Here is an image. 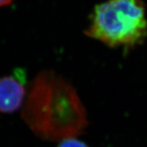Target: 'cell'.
<instances>
[{
	"label": "cell",
	"mask_w": 147,
	"mask_h": 147,
	"mask_svg": "<svg viewBox=\"0 0 147 147\" xmlns=\"http://www.w3.org/2000/svg\"><path fill=\"white\" fill-rule=\"evenodd\" d=\"M26 95L23 81L16 75L0 78V112L14 113L21 107Z\"/></svg>",
	"instance_id": "obj_3"
},
{
	"label": "cell",
	"mask_w": 147,
	"mask_h": 147,
	"mask_svg": "<svg viewBox=\"0 0 147 147\" xmlns=\"http://www.w3.org/2000/svg\"><path fill=\"white\" fill-rule=\"evenodd\" d=\"M22 117L35 135L62 141L84 132L88 120L78 93L54 71H42L31 83Z\"/></svg>",
	"instance_id": "obj_1"
},
{
	"label": "cell",
	"mask_w": 147,
	"mask_h": 147,
	"mask_svg": "<svg viewBox=\"0 0 147 147\" xmlns=\"http://www.w3.org/2000/svg\"><path fill=\"white\" fill-rule=\"evenodd\" d=\"M85 34L110 47H133L147 35L141 0H107L94 8Z\"/></svg>",
	"instance_id": "obj_2"
},
{
	"label": "cell",
	"mask_w": 147,
	"mask_h": 147,
	"mask_svg": "<svg viewBox=\"0 0 147 147\" xmlns=\"http://www.w3.org/2000/svg\"><path fill=\"white\" fill-rule=\"evenodd\" d=\"M14 0H0V7L11 4Z\"/></svg>",
	"instance_id": "obj_5"
},
{
	"label": "cell",
	"mask_w": 147,
	"mask_h": 147,
	"mask_svg": "<svg viewBox=\"0 0 147 147\" xmlns=\"http://www.w3.org/2000/svg\"><path fill=\"white\" fill-rule=\"evenodd\" d=\"M58 147H89L85 143L80 141L76 138H68L60 142Z\"/></svg>",
	"instance_id": "obj_4"
}]
</instances>
